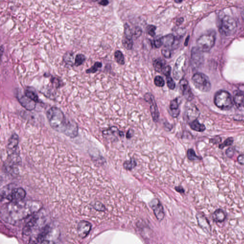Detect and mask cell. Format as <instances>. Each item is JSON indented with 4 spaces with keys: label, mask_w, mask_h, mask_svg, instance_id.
Instances as JSON below:
<instances>
[{
    "label": "cell",
    "mask_w": 244,
    "mask_h": 244,
    "mask_svg": "<svg viewBox=\"0 0 244 244\" xmlns=\"http://www.w3.org/2000/svg\"><path fill=\"white\" fill-rule=\"evenodd\" d=\"M50 126L57 132L74 138L78 134V126L74 120L67 118L60 108L52 106L46 112Z\"/></svg>",
    "instance_id": "obj_1"
},
{
    "label": "cell",
    "mask_w": 244,
    "mask_h": 244,
    "mask_svg": "<svg viewBox=\"0 0 244 244\" xmlns=\"http://www.w3.org/2000/svg\"><path fill=\"white\" fill-rule=\"evenodd\" d=\"M216 34L214 30L208 31L199 37L197 47L203 52H207L212 48L216 41Z\"/></svg>",
    "instance_id": "obj_2"
},
{
    "label": "cell",
    "mask_w": 244,
    "mask_h": 244,
    "mask_svg": "<svg viewBox=\"0 0 244 244\" xmlns=\"http://www.w3.org/2000/svg\"><path fill=\"white\" fill-rule=\"evenodd\" d=\"M214 102L218 107L224 110L231 109L234 104L231 95L228 92L224 90L217 92L214 95Z\"/></svg>",
    "instance_id": "obj_3"
},
{
    "label": "cell",
    "mask_w": 244,
    "mask_h": 244,
    "mask_svg": "<svg viewBox=\"0 0 244 244\" xmlns=\"http://www.w3.org/2000/svg\"><path fill=\"white\" fill-rule=\"evenodd\" d=\"M192 81L194 87L201 92H208L210 90V81L208 77L203 73L194 74L192 78Z\"/></svg>",
    "instance_id": "obj_4"
},
{
    "label": "cell",
    "mask_w": 244,
    "mask_h": 244,
    "mask_svg": "<svg viewBox=\"0 0 244 244\" xmlns=\"http://www.w3.org/2000/svg\"><path fill=\"white\" fill-rule=\"evenodd\" d=\"M237 28V22L232 17L228 15L223 17L219 26V31L222 34L228 36L233 35Z\"/></svg>",
    "instance_id": "obj_5"
},
{
    "label": "cell",
    "mask_w": 244,
    "mask_h": 244,
    "mask_svg": "<svg viewBox=\"0 0 244 244\" xmlns=\"http://www.w3.org/2000/svg\"><path fill=\"white\" fill-rule=\"evenodd\" d=\"M26 193L21 187L14 188L7 194H1V198H6L10 202L18 203L22 201L26 197Z\"/></svg>",
    "instance_id": "obj_6"
},
{
    "label": "cell",
    "mask_w": 244,
    "mask_h": 244,
    "mask_svg": "<svg viewBox=\"0 0 244 244\" xmlns=\"http://www.w3.org/2000/svg\"><path fill=\"white\" fill-rule=\"evenodd\" d=\"M144 99L150 105V111L151 116L154 121L156 122L158 121L159 118V113L154 96L151 94L146 93L144 95Z\"/></svg>",
    "instance_id": "obj_7"
},
{
    "label": "cell",
    "mask_w": 244,
    "mask_h": 244,
    "mask_svg": "<svg viewBox=\"0 0 244 244\" xmlns=\"http://www.w3.org/2000/svg\"><path fill=\"white\" fill-rule=\"evenodd\" d=\"M153 65L154 70L157 72L163 74L166 77L170 76L171 67L166 64V62L164 60L161 58L156 59L154 61Z\"/></svg>",
    "instance_id": "obj_8"
},
{
    "label": "cell",
    "mask_w": 244,
    "mask_h": 244,
    "mask_svg": "<svg viewBox=\"0 0 244 244\" xmlns=\"http://www.w3.org/2000/svg\"><path fill=\"white\" fill-rule=\"evenodd\" d=\"M185 55H182L178 58L174 67L173 74L174 78L177 80L182 79L184 75V68L185 64Z\"/></svg>",
    "instance_id": "obj_9"
},
{
    "label": "cell",
    "mask_w": 244,
    "mask_h": 244,
    "mask_svg": "<svg viewBox=\"0 0 244 244\" xmlns=\"http://www.w3.org/2000/svg\"><path fill=\"white\" fill-rule=\"evenodd\" d=\"M185 115L190 122L197 120L200 115L199 110L194 104L188 101L185 106Z\"/></svg>",
    "instance_id": "obj_10"
},
{
    "label": "cell",
    "mask_w": 244,
    "mask_h": 244,
    "mask_svg": "<svg viewBox=\"0 0 244 244\" xmlns=\"http://www.w3.org/2000/svg\"><path fill=\"white\" fill-rule=\"evenodd\" d=\"M191 58L193 65L196 67H201L204 63V57L203 52L198 47H194L192 49Z\"/></svg>",
    "instance_id": "obj_11"
},
{
    "label": "cell",
    "mask_w": 244,
    "mask_h": 244,
    "mask_svg": "<svg viewBox=\"0 0 244 244\" xmlns=\"http://www.w3.org/2000/svg\"><path fill=\"white\" fill-rule=\"evenodd\" d=\"M150 207L153 209L155 217L159 221H162L164 219V208L159 200L154 198L151 201L150 204Z\"/></svg>",
    "instance_id": "obj_12"
},
{
    "label": "cell",
    "mask_w": 244,
    "mask_h": 244,
    "mask_svg": "<svg viewBox=\"0 0 244 244\" xmlns=\"http://www.w3.org/2000/svg\"><path fill=\"white\" fill-rule=\"evenodd\" d=\"M179 86L182 95L188 101H191L193 99L194 95L187 81L185 79L182 78L180 81Z\"/></svg>",
    "instance_id": "obj_13"
},
{
    "label": "cell",
    "mask_w": 244,
    "mask_h": 244,
    "mask_svg": "<svg viewBox=\"0 0 244 244\" xmlns=\"http://www.w3.org/2000/svg\"><path fill=\"white\" fill-rule=\"evenodd\" d=\"M19 145V136L16 134L14 133L9 139L7 146L8 155H11L17 153Z\"/></svg>",
    "instance_id": "obj_14"
},
{
    "label": "cell",
    "mask_w": 244,
    "mask_h": 244,
    "mask_svg": "<svg viewBox=\"0 0 244 244\" xmlns=\"http://www.w3.org/2000/svg\"><path fill=\"white\" fill-rule=\"evenodd\" d=\"M92 225L89 222L86 221H80L77 226V233L79 237L81 238H85L88 236L91 231Z\"/></svg>",
    "instance_id": "obj_15"
},
{
    "label": "cell",
    "mask_w": 244,
    "mask_h": 244,
    "mask_svg": "<svg viewBox=\"0 0 244 244\" xmlns=\"http://www.w3.org/2000/svg\"><path fill=\"white\" fill-rule=\"evenodd\" d=\"M19 102L21 105L28 111H32L35 109L36 107V102L29 98L27 96L24 95H19L17 96Z\"/></svg>",
    "instance_id": "obj_16"
},
{
    "label": "cell",
    "mask_w": 244,
    "mask_h": 244,
    "mask_svg": "<svg viewBox=\"0 0 244 244\" xmlns=\"http://www.w3.org/2000/svg\"><path fill=\"white\" fill-rule=\"evenodd\" d=\"M196 217L199 226L203 229V230L205 232H210V224L206 218L203 214L200 213L197 214Z\"/></svg>",
    "instance_id": "obj_17"
},
{
    "label": "cell",
    "mask_w": 244,
    "mask_h": 244,
    "mask_svg": "<svg viewBox=\"0 0 244 244\" xmlns=\"http://www.w3.org/2000/svg\"><path fill=\"white\" fill-rule=\"evenodd\" d=\"M38 219V217L36 214L34 215L31 218L30 220L27 223L26 225L24 226V228H23L22 234L23 235L28 236L30 234L34 227L36 225Z\"/></svg>",
    "instance_id": "obj_18"
},
{
    "label": "cell",
    "mask_w": 244,
    "mask_h": 244,
    "mask_svg": "<svg viewBox=\"0 0 244 244\" xmlns=\"http://www.w3.org/2000/svg\"><path fill=\"white\" fill-rule=\"evenodd\" d=\"M160 39L162 42V46H164L165 47L170 48L171 47H173L175 42V37L172 34H169L161 37Z\"/></svg>",
    "instance_id": "obj_19"
},
{
    "label": "cell",
    "mask_w": 244,
    "mask_h": 244,
    "mask_svg": "<svg viewBox=\"0 0 244 244\" xmlns=\"http://www.w3.org/2000/svg\"><path fill=\"white\" fill-rule=\"evenodd\" d=\"M169 109H170V114L173 117L177 118L179 114V109L178 103V99L177 98L170 102Z\"/></svg>",
    "instance_id": "obj_20"
},
{
    "label": "cell",
    "mask_w": 244,
    "mask_h": 244,
    "mask_svg": "<svg viewBox=\"0 0 244 244\" xmlns=\"http://www.w3.org/2000/svg\"><path fill=\"white\" fill-rule=\"evenodd\" d=\"M234 103L238 108L244 106V94L241 92H236L234 94Z\"/></svg>",
    "instance_id": "obj_21"
},
{
    "label": "cell",
    "mask_w": 244,
    "mask_h": 244,
    "mask_svg": "<svg viewBox=\"0 0 244 244\" xmlns=\"http://www.w3.org/2000/svg\"><path fill=\"white\" fill-rule=\"evenodd\" d=\"M212 218L214 222L221 223L225 220L226 214L222 209H217L213 214Z\"/></svg>",
    "instance_id": "obj_22"
},
{
    "label": "cell",
    "mask_w": 244,
    "mask_h": 244,
    "mask_svg": "<svg viewBox=\"0 0 244 244\" xmlns=\"http://www.w3.org/2000/svg\"><path fill=\"white\" fill-rule=\"evenodd\" d=\"M49 232H50V227L48 226H45L37 236L36 239V243H45L46 238L48 235Z\"/></svg>",
    "instance_id": "obj_23"
},
{
    "label": "cell",
    "mask_w": 244,
    "mask_h": 244,
    "mask_svg": "<svg viewBox=\"0 0 244 244\" xmlns=\"http://www.w3.org/2000/svg\"><path fill=\"white\" fill-rule=\"evenodd\" d=\"M189 125L190 128L197 132H202L206 130L205 126L203 124H200L197 119L190 122Z\"/></svg>",
    "instance_id": "obj_24"
},
{
    "label": "cell",
    "mask_w": 244,
    "mask_h": 244,
    "mask_svg": "<svg viewBox=\"0 0 244 244\" xmlns=\"http://www.w3.org/2000/svg\"><path fill=\"white\" fill-rule=\"evenodd\" d=\"M24 94L27 96L28 98L34 101V102H39V103L42 102L34 90H32L31 88H28L25 90Z\"/></svg>",
    "instance_id": "obj_25"
},
{
    "label": "cell",
    "mask_w": 244,
    "mask_h": 244,
    "mask_svg": "<svg viewBox=\"0 0 244 244\" xmlns=\"http://www.w3.org/2000/svg\"><path fill=\"white\" fill-rule=\"evenodd\" d=\"M63 61L64 62L68 65V66H74V54L72 52H68L65 54V55H63Z\"/></svg>",
    "instance_id": "obj_26"
},
{
    "label": "cell",
    "mask_w": 244,
    "mask_h": 244,
    "mask_svg": "<svg viewBox=\"0 0 244 244\" xmlns=\"http://www.w3.org/2000/svg\"><path fill=\"white\" fill-rule=\"evenodd\" d=\"M122 43L124 47L127 50H131L133 46V38H129L124 36L122 40Z\"/></svg>",
    "instance_id": "obj_27"
},
{
    "label": "cell",
    "mask_w": 244,
    "mask_h": 244,
    "mask_svg": "<svg viewBox=\"0 0 244 244\" xmlns=\"http://www.w3.org/2000/svg\"><path fill=\"white\" fill-rule=\"evenodd\" d=\"M136 166V161L133 159H130V160L126 161V162H124L123 165L124 168L127 170H132Z\"/></svg>",
    "instance_id": "obj_28"
},
{
    "label": "cell",
    "mask_w": 244,
    "mask_h": 244,
    "mask_svg": "<svg viewBox=\"0 0 244 244\" xmlns=\"http://www.w3.org/2000/svg\"><path fill=\"white\" fill-rule=\"evenodd\" d=\"M114 58L115 60L118 64L124 65L125 64V59L123 53L120 51H116L114 53Z\"/></svg>",
    "instance_id": "obj_29"
},
{
    "label": "cell",
    "mask_w": 244,
    "mask_h": 244,
    "mask_svg": "<svg viewBox=\"0 0 244 244\" xmlns=\"http://www.w3.org/2000/svg\"><path fill=\"white\" fill-rule=\"evenodd\" d=\"M86 60V56L84 54H77L74 60V65L77 67L79 66L84 63Z\"/></svg>",
    "instance_id": "obj_30"
},
{
    "label": "cell",
    "mask_w": 244,
    "mask_h": 244,
    "mask_svg": "<svg viewBox=\"0 0 244 244\" xmlns=\"http://www.w3.org/2000/svg\"><path fill=\"white\" fill-rule=\"evenodd\" d=\"M102 64L101 62H97L94 63V66H92L89 69H87L86 70V73L87 74H94V73H96L99 68L102 67Z\"/></svg>",
    "instance_id": "obj_31"
},
{
    "label": "cell",
    "mask_w": 244,
    "mask_h": 244,
    "mask_svg": "<svg viewBox=\"0 0 244 244\" xmlns=\"http://www.w3.org/2000/svg\"><path fill=\"white\" fill-rule=\"evenodd\" d=\"M187 158L190 160H197L202 159V158L198 157L193 149H188L187 153Z\"/></svg>",
    "instance_id": "obj_32"
},
{
    "label": "cell",
    "mask_w": 244,
    "mask_h": 244,
    "mask_svg": "<svg viewBox=\"0 0 244 244\" xmlns=\"http://www.w3.org/2000/svg\"><path fill=\"white\" fill-rule=\"evenodd\" d=\"M131 30H132V35L133 38L137 39L142 35V29L140 27H134V28L132 29Z\"/></svg>",
    "instance_id": "obj_33"
},
{
    "label": "cell",
    "mask_w": 244,
    "mask_h": 244,
    "mask_svg": "<svg viewBox=\"0 0 244 244\" xmlns=\"http://www.w3.org/2000/svg\"><path fill=\"white\" fill-rule=\"evenodd\" d=\"M118 128L116 127H111L110 128L108 129H106V130H104L102 131V134L106 136H108V135H113L114 134L118 132Z\"/></svg>",
    "instance_id": "obj_34"
},
{
    "label": "cell",
    "mask_w": 244,
    "mask_h": 244,
    "mask_svg": "<svg viewBox=\"0 0 244 244\" xmlns=\"http://www.w3.org/2000/svg\"><path fill=\"white\" fill-rule=\"evenodd\" d=\"M154 84L157 86L162 87L165 86V81L162 76L158 75V76H155L154 78Z\"/></svg>",
    "instance_id": "obj_35"
},
{
    "label": "cell",
    "mask_w": 244,
    "mask_h": 244,
    "mask_svg": "<svg viewBox=\"0 0 244 244\" xmlns=\"http://www.w3.org/2000/svg\"><path fill=\"white\" fill-rule=\"evenodd\" d=\"M166 84L167 86L171 90H174L175 87V83L172 78L170 76L166 77Z\"/></svg>",
    "instance_id": "obj_36"
},
{
    "label": "cell",
    "mask_w": 244,
    "mask_h": 244,
    "mask_svg": "<svg viewBox=\"0 0 244 244\" xmlns=\"http://www.w3.org/2000/svg\"><path fill=\"white\" fill-rule=\"evenodd\" d=\"M162 55L166 58H169L172 55V52L171 49L169 48L164 47L161 50Z\"/></svg>",
    "instance_id": "obj_37"
},
{
    "label": "cell",
    "mask_w": 244,
    "mask_h": 244,
    "mask_svg": "<svg viewBox=\"0 0 244 244\" xmlns=\"http://www.w3.org/2000/svg\"><path fill=\"white\" fill-rule=\"evenodd\" d=\"M156 29L157 28L155 26H153V25H149L146 27L147 33L150 36L154 37L155 34V31L156 30Z\"/></svg>",
    "instance_id": "obj_38"
},
{
    "label": "cell",
    "mask_w": 244,
    "mask_h": 244,
    "mask_svg": "<svg viewBox=\"0 0 244 244\" xmlns=\"http://www.w3.org/2000/svg\"><path fill=\"white\" fill-rule=\"evenodd\" d=\"M233 141L234 140L233 138H228L226 139L225 141V142H224L223 144H221V145L219 146V148H220V149H223V148L226 147V146H231V145L233 144Z\"/></svg>",
    "instance_id": "obj_39"
},
{
    "label": "cell",
    "mask_w": 244,
    "mask_h": 244,
    "mask_svg": "<svg viewBox=\"0 0 244 244\" xmlns=\"http://www.w3.org/2000/svg\"><path fill=\"white\" fill-rule=\"evenodd\" d=\"M94 207L95 210L99 211H104L106 210L105 206L100 202H96L94 206Z\"/></svg>",
    "instance_id": "obj_40"
},
{
    "label": "cell",
    "mask_w": 244,
    "mask_h": 244,
    "mask_svg": "<svg viewBox=\"0 0 244 244\" xmlns=\"http://www.w3.org/2000/svg\"><path fill=\"white\" fill-rule=\"evenodd\" d=\"M235 150L234 148L230 147L226 151V154L228 158H231L235 154Z\"/></svg>",
    "instance_id": "obj_41"
},
{
    "label": "cell",
    "mask_w": 244,
    "mask_h": 244,
    "mask_svg": "<svg viewBox=\"0 0 244 244\" xmlns=\"http://www.w3.org/2000/svg\"><path fill=\"white\" fill-rule=\"evenodd\" d=\"M153 45L154 46V47L156 48H159L162 46V43L160 38L158 39L154 40L153 42Z\"/></svg>",
    "instance_id": "obj_42"
},
{
    "label": "cell",
    "mask_w": 244,
    "mask_h": 244,
    "mask_svg": "<svg viewBox=\"0 0 244 244\" xmlns=\"http://www.w3.org/2000/svg\"><path fill=\"white\" fill-rule=\"evenodd\" d=\"M238 162L240 165H244V154L239 155L238 158Z\"/></svg>",
    "instance_id": "obj_43"
},
{
    "label": "cell",
    "mask_w": 244,
    "mask_h": 244,
    "mask_svg": "<svg viewBox=\"0 0 244 244\" xmlns=\"http://www.w3.org/2000/svg\"><path fill=\"white\" fill-rule=\"evenodd\" d=\"M133 130L132 129H129L126 135L127 138H132V136H133Z\"/></svg>",
    "instance_id": "obj_44"
},
{
    "label": "cell",
    "mask_w": 244,
    "mask_h": 244,
    "mask_svg": "<svg viewBox=\"0 0 244 244\" xmlns=\"http://www.w3.org/2000/svg\"><path fill=\"white\" fill-rule=\"evenodd\" d=\"M99 3L102 6H106L109 4V1L108 0H101Z\"/></svg>",
    "instance_id": "obj_45"
},
{
    "label": "cell",
    "mask_w": 244,
    "mask_h": 244,
    "mask_svg": "<svg viewBox=\"0 0 244 244\" xmlns=\"http://www.w3.org/2000/svg\"><path fill=\"white\" fill-rule=\"evenodd\" d=\"M175 190L177 191V192H178L180 193H184V190L182 187L181 186H178V187H176L175 188Z\"/></svg>",
    "instance_id": "obj_46"
},
{
    "label": "cell",
    "mask_w": 244,
    "mask_h": 244,
    "mask_svg": "<svg viewBox=\"0 0 244 244\" xmlns=\"http://www.w3.org/2000/svg\"><path fill=\"white\" fill-rule=\"evenodd\" d=\"M183 22H184V18H179V19H178V20H177V22H176V23H177V24L178 25V26H179V25H180V24H182V23Z\"/></svg>",
    "instance_id": "obj_47"
},
{
    "label": "cell",
    "mask_w": 244,
    "mask_h": 244,
    "mask_svg": "<svg viewBox=\"0 0 244 244\" xmlns=\"http://www.w3.org/2000/svg\"><path fill=\"white\" fill-rule=\"evenodd\" d=\"M189 36H187L186 37V41H185V46H187V45H188V42H189Z\"/></svg>",
    "instance_id": "obj_48"
},
{
    "label": "cell",
    "mask_w": 244,
    "mask_h": 244,
    "mask_svg": "<svg viewBox=\"0 0 244 244\" xmlns=\"http://www.w3.org/2000/svg\"><path fill=\"white\" fill-rule=\"evenodd\" d=\"M241 16H242V18H243V20L244 21V7L242 9V11H241Z\"/></svg>",
    "instance_id": "obj_49"
},
{
    "label": "cell",
    "mask_w": 244,
    "mask_h": 244,
    "mask_svg": "<svg viewBox=\"0 0 244 244\" xmlns=\"http://www.w3.org/2000/svg\"><path fill=\"white\" fill-rule=\"evenodd\" d=\"M174 1L177 3H180L183 2V0H174Z\"/></svg>",
    "instance_id": "obj_50"
},
{
    "label": "cell",
    "mask_w": 244,
    "mask_h": 244,
    "mask_svg": "<svg viewBox=\"0 0 244 244\" xmlns=\"http://www.w3.org/2000/svg\"></svg>",
    "instance_id": "obj_51"
}]
</instances>
